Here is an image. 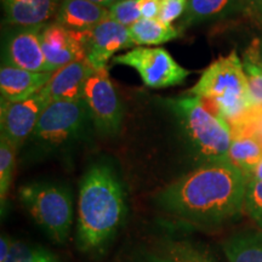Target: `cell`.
<instances>
[{
  "label": "cell",
  "mask_w": 262,
  "mask_h": 262,
  "mask_svg": "<svg viewBox=\"0 0 262 262\" xmlns=\"http://www.w3.org/2000/svg\"><path fill=\"white\" fill-rule=\"evenodd\" d=\"M110 18L119 22L126 27L135 24L140 18L141 14V0H118L111 6H108Z\"/></svg>",
  "instance_id": "cell-24"
},
{
  "label": "cell",
  "mask_w": 262,
  "mask_h": 262,
  "mask_svg": "<svg viewBox=\"0 0 262 262\" xmlns=\"http://www.w3.org/2000/svg\"><path fill=\"white\" fill-rule=\"evenodd\" d=\"M239 8L262 25V0H239Z\"/></svg>",
  "instance_id": "cell-28"
},
{
  "label": "cell",
  "mask_w": 262,
  "mask_h": 262,
  "mask_svg": "<svg viewBox=\"0 0 262 262\" xmlns=\"http://www.w3.org/2000/svg\"><path fill=\"white\" fill-rule=\"evenodd\" d=\"M244 209L262 231V181L249 180L245 191Z\"/></svg>",
  "instance_id": "cell-25"
},
{
  "label": "cell",
  "mask_w": 262,
  "mask_h": 262,
  "mask_svg": "<svg viewBox=\"0 0 262 262\" xmlns=\"http://www.w3.org/2000/svg\"><path fill=\"white\" fill-rule=\"evenodd\" d=\"M113 63L134 68L143 84L150 89H165L182 84L191 73L163 48L135 47L124 54L116 55Z\"/></svg>",
  "instance_id": "cell-7"
},
{
  "label": "cell",
  "mask_w": 262,
  "mask_h": 262,
  "mask_svg": "<svg viewBox=\"0 0 262 262\" xmlns=\"http://www.w3.org/2000/svg\"><path fill=\"white\" fill-rule=\"evenodd\" d=\"M91 2L97 3V4H102V5H104V3H106V0H91ZM104 6H106V5H104Z\"/></svg>",
  "instance_id": "cell-35"
},
{
  "label": "cell",
  "mask_w": 262,
  "mask_h": 262,
  "mask_svg": "<svg viewBox=\"0 0 262 262\" xmlns=\"http://www.w3.org/2000/svg\"><path fill=\"white\" fill-rule=\"evenodd\" d=\"M110 17L107 6L91 0H62L56 22L75 32H90Z\"/></svg>",
  "instance_id": "cell-15"
},
{
  "label": "cell",
  "mask_w": 262,
  "mask_h": 262,
  "mask_svg": "<svg viewBox=\"0 0 262 262\" xmlns=\"http://www.w3.org/2000/svg\"><path fill=\"white\" fill-rule=\"evenodd\" d=\"M135 48L129 28L108 17L93 31L86 32V60L96 71L108 68V61L117 52Z\"/></svg>",
  "instance_id": "cell-11"
},
{
  "label": "cell",
  "mask_w": 262,
  "mask_h": 262,
  "mask_svg": "<svg viewBox=\"0 0 262 262\" xmlns=\"http://www.w3.org/2000/svg\"><path fill=\"white\" fill-rule=\"evenodd\" d=\"M116 2H118V0H106L104 5H106L107 8H108V6H111L112 4H114V3H116Z\"/></svg>",
  "instance_id": "cell-34"
},
{
  "label": "cell",
  "mask_w": 262,
  "mask_h": 262,
  "mask_svg": "<svg viewBox=\"0 0 262 262\" xmlns=\"http://www.w3.org/2000/svg\"><path fill=\"white\" fill-rule=\"evenodd\" d=\"M189 0H162L158 18L168 25L182 17L187 9Z\"/></svg>",
  "instance_id": "cell-26"
},
{
  "label": "cell",
  "mask_w": 262,
  "mask_h": 262,
  "mask_svg": "<svg viewBox=\"0 0 262 262\" xmlns=\"http://www.w3.org/2000/svg\"><path fill=\"white\" fill-rule=\"evenodd\" d=\"M83 98L90 119L102 135L119 133L124 118V107L119 94L110 79V68L96 71L84 88Z\"/></svg>",
  "instance_id": "cell-8"
},
{
  "label": "cell",
  "mask_w": 262,
  "mask_h": 262,
  "mask_svg": "<svg viewBox=\"0 0 262 262\" xmlns=\"http://www.w3.org/2000/svg\"><path fill=\"white\" fill-rule=\"evenodd\" d=\"M89 111L84 98L51 101L39 118L31 139L47 148H55L83 133Z\"/></svg>",
  "instance_id": "cell-6"
},
{
  "label": "cell",
  "mask_w": 262,
  "mask_h": 262,
  "mask_svg": "<svg viewBox=\"0 0 262 262\" xmlns=\"http://www.w3.org/2000/svg\"><path fill=\"white\" fill-rule=\"evenodd\" d=\"M239 0H189L185 15L182 16L183 26H192L202 22L219 18Z\"/></svg>",
  "instance_id": "cell-20"
},
{
  "label": "cell",
  "mask_w": 262,
  "mask_h": 262,
  "mask_svg": "<svg viewBox=\"0 0 262 262\" xmlns=\"http://www.w3.org/2000/svg\"><path fill=\"white\" fill-rule=\"evenodd\" d=\"M257 58L262 66V40H260V39H257Z\"/></svg>",
  "instance_id": "cell-33"
},
{
  "label": "cell",
  "mask_w": 262,
  "mask_h": 262,
  "mask_svg": "<svg viewBox=\"0 0 262 262\" xmlns=\"http://www.w3.org/2000/svg\"><path fill=\"white\" fill-rule=\"evenodd\" d=\"M162 0H141V14L143 18H158Z\"/></svg>",
  "instance_id": "cell-29"
},
{
  "label": "cell",
  "mask_w": 262,
  "mask_h": 262,
  "mask_svg": "<svg viewBox=\"0 0 262 262\" xmlns=\"http://www.w3.org/2000/svg\"><path fill=\"white\" fill-rule=\"evenodd\" d=\"M96 70L86 58L74 61L60 70L52 72L45 89L51 101L80 100L83 98L86 81Z\"/></svg>",
  "instance_id": "cell-14"
},
{
  "label": "cell",
  "mask_w": 262,
  "mask_h": 262,
  "mask_svg": "<svg viewBox=\"0 0 262 262\" xmlns=\"http://www.w3.org/2000/svg\"><path fill=\"white\" fill-rule=\"evenodd\" d=\"M50 102V96L45 88L34 96L19 102L2 101V136L6 137L18 149L26 140L31 139L39 118Z\"/></svg>",
  "instance_id": "cell-9"
},
{
  "label": "cell",
  "mask_w": 262,
  "mask_h": 262,
  "mask_svg": "<svg viewBox=\"0 0 262 262\" xmlns=\"http://www.w3.org/2000/svg\"><path fill=\"white\" fill-rule=\"evenodd\" d=\"M181 245L182 248L185 249L186 253L189 255V257H191L194 262H216L210 255L205 253V251L201 250L199 248L193 247V245H189V244H181Z\"/></svg>",
  "instance_id": "cell-30"
},
{
  "label": "cell",
  "mask_w": 262,
  "mask_h": 262,
  "mask_svg": "<svg viewBox=\"0 0 262 262\" xmlns=\"http://www.w3.org/2000/svg\"><path fill=\"white\" fill-rule=\"evenodd\" d=\"M251 179H253V180H261V181H262V162L258 164L257 168L255 169V171L253 173V176H251Z\"/></svg>",
  "instance_id": "cell-32"
},
{
  "label": "cell",
  "mask_w": 262,
  "mask_h": 262,
  "mask_svg": "<svg viewBox=\"0 0 262 262\" xmlns=\"http://www.w3.org/2000/svg\"><path fill=\"white\" fill-rule=\"evenodd\" d=\"M147 262H194L186 253L181 244L173 245L165 253L150 257Z\"/></svg>",
  "instance_id": "cell-27"
},
{
  "label": "cell",
  "mask_w": 262,
  "mask_h": 262,
  "mask_svg": "<svg viewBox=\"0 0 262 262\" xmlns=\"http://www.w3.org/2000/svg\"><path fill=\"white\" fill-rule=\"evenodd\" d=\"M129 28V34L135 47H157L179 37V31L159 18H140Z\"/></svg>",
  "instance_id": "cell-18"
},
{
  "label": "cell",
  "mask_w": 262,
  "mask_h": 262,
  "mask_svg": "<svg viewBox=\"0 0 262 262\" xmlns=\"http://www.w3.org/2000/svg\"><path fill=\"white\" fill-rule=\"evenodd\" d=\"M2 262H60L55 255L38 245L12 241L8 257Z\"/></svg>",
  "instance_id": "cell-23"
},
{
  "label": "cell",
  "mask_w": 262,
  "mask_h": 262,
  "mask_svg": "<svg viewBox=\"0 0 262 262\" xmlns=\"http://www.w3.org/2000/svg\"><path fill=\"white\" fill-rule=\"evenodd\" d=\"M52 72H32L10 64L0 70V94L4 102H19L34 96L47 86Z\"/></svg>",
  "instance_id": "cell-12"
},
{
  "label": "cell",
  "mask_w": 262,
  "mask_h": 262,
  "mask_svg": "<svg viewBox=\"0 0 262 262\" xmlns=\"http://www.w3.org/2000/svg\"><path fill=\"white\" fill-rule=\"evenodd\" d=\"M188 94L210 101L214 112L231 127L243 123L256 110L243 62L235 51L212 62Z\"/></svg>",
  "instance_id": "cell-3"
},
{
  "label": "cell",
  "mask_w": 262,
  "mask_h": 262,
  "mask_svg": "<svg viewBox=\"0 0 262 262\" xmlns=\"http://www.w3.org/2000/svg\"><path fill=\"white\" fill-rule=\"evenodd\" d=\"M40 41L49 72L86 58V32L72 31L55 22L41 27Z\"/></svg>",
  "instance_id": "cell-10"
},
{
  "label": "cell",
  "mask_w": 262,
  "mask_h": 262,
  "mask_svg": "<svg viewBox=\"0 0 262 262\" xmlns=\"http://www.w3.org/2000/svg\"><path fill=\"white\" fill-rule=\"evenodd\" d=\"M16 150L17 148L4 136H0V202L4 208L12 175L15 171Z\"/></svg>",
  "instance_id": "cell-22"
},
{
  "label": "cell",
  "mask_w": 262,
  "mask_h": 262,
  "mask_svg": "<svg viewBox=\"0 0 262 262\" xmlns=\"http://www.w3.org/2000/svg\"><path fill=\"white\" fill-rule=\"evenodd\" d=\"M125 216V195L116 172L104 164L91 166L80 182L78 199V247L100 251L114 237Z\"/></svg>",
  "instance_id": "cell-2"
},
{
  "label": "cell",
  "mask_w": 262,
  "mask_h": 262,
  "mask_svg": "<svg viewBox=\"0 0 262 262\" xmlns=\"http://www.w3.org/2000/svg\"><path fill=\"white\" fill-rule=\"evenodd\" d=\"M166 106L178 118L192 147L205 163L229 162L233 134L227 120L209 110L202 98L193 95L168 100Z\"/></svg>",
  "instance_id": "cell-4"
},
{
  "label": "cell",
  "mask_w": 262,
  "mask_h": 262,
  "mask_svg": "<svg viewBox=\"0 0 262 262\" xmlns=\"http://www.w3.org/2000/svg\"><path fill=\"white\" fill-rule=\"evenodd\" d=\"M228 262H262V231H243L222 244Z\"/></svg>",
  "instance_id": "cell-19"
},
{
  "label": "cell",
  "mask_w": 262,
  "mask_h": 262,
  "mask_svg": "<svg viewBox=\"0 0 262 262\" xmlns=\"http://www.w3.org/2000/svg\"><path fill=\"white\" fill-rule=\"evenodd\" d=\"M248 179L231 162L205 163L158 195L160 208L203 227L221 226L244 210Z\"/></svg>",
  "instance_id": "cell-1"
},
{
  "label": "cell",
  "mask_w": 262,
  "mask_h": 262,
  "mask_svg": "<svg viewBox=\"0 0 262 262\" xmlns=\"http://www.w3.org/2000/svg\"><path fill=\"white\" fill-rule=\"evenodd\" d=\"M243 67L255 108H262V66L257 58V40L243 55Z\"/></svg>",
  "instance_id": "cell-21"
},
{
  "label": "cell",
  "mask_w": 262,
  "mask_h": 262,
  "mask_svg": "<svg viewBox=\"0 0 262 262\" xmlns=\"http://www.w3.org/2000/svg\"><path fill=\"white\" fill-rule=\"evenodd\" d=\"M232 134L233 139L228 160L244 173L249 181L255 169L262 162V140L249 131H232Z\"/></svg>",
  "instance_id": "cell-17"
},
{
  "label": "cell",
  "mask_w": 262,
  "mask_h": 262,
  "mask_svg": "<svg viewBox=\"0 0 262 262\" xmlns=\"http://www.w3.org/2000/svg\"><path fill=\"white\" fill-rule=\"evenodd\" d=\"M41 27L27 28L10 39L6 64L32 72H49L40 41Z\"/></svg>",
  "instance_id": "cell-13"
},
{
  "label": "cell",
  "mask_w": 262,
  "mask_h": 262,
  "mask_svg": "<svg viewBox=\"0 0 262 262\" xmlns=\"http://www.w3.org/2000/svg\"><path fill=\"white\" fill-rule=\"evenodd\" d=\"M5 18L19 27H41L57 14L60 0H2Z\"/></svg>",
  "instance_id": "cell-16"
},
{
  "label": "cell",
  "mask_w": 262,
  "mask_h": 262,
  "mask_svg": "<svg viewBox=\"0 0 262 262\" xmlns=\"http://www.w3.org/2000/svg\"><path fill=\"white\" fill-rule=\"evenodd\" d=\"M12 241L10 239L6 234L2 235L0 239V262L4 261L10 253V249H11Z\"/></svg>",
  "instance_id": "cell-31"
},
{
  "label": "cell",
  "mask_w": 262,
  "mask_h": 262,
  "mask_svg": "<svg viewBox=\"0 0 262 262\" xmlns=\"http://www.w3.org/2000/svg\"><path fill=\"white\" fill-rule=\"evenodd\" d=\"M18 198L51 241L67 242L73 221V203L67 189L54 183L33 182L18 189Z\"/></svg>",
  "instance_id": "cell-5"
}]
</instances>
